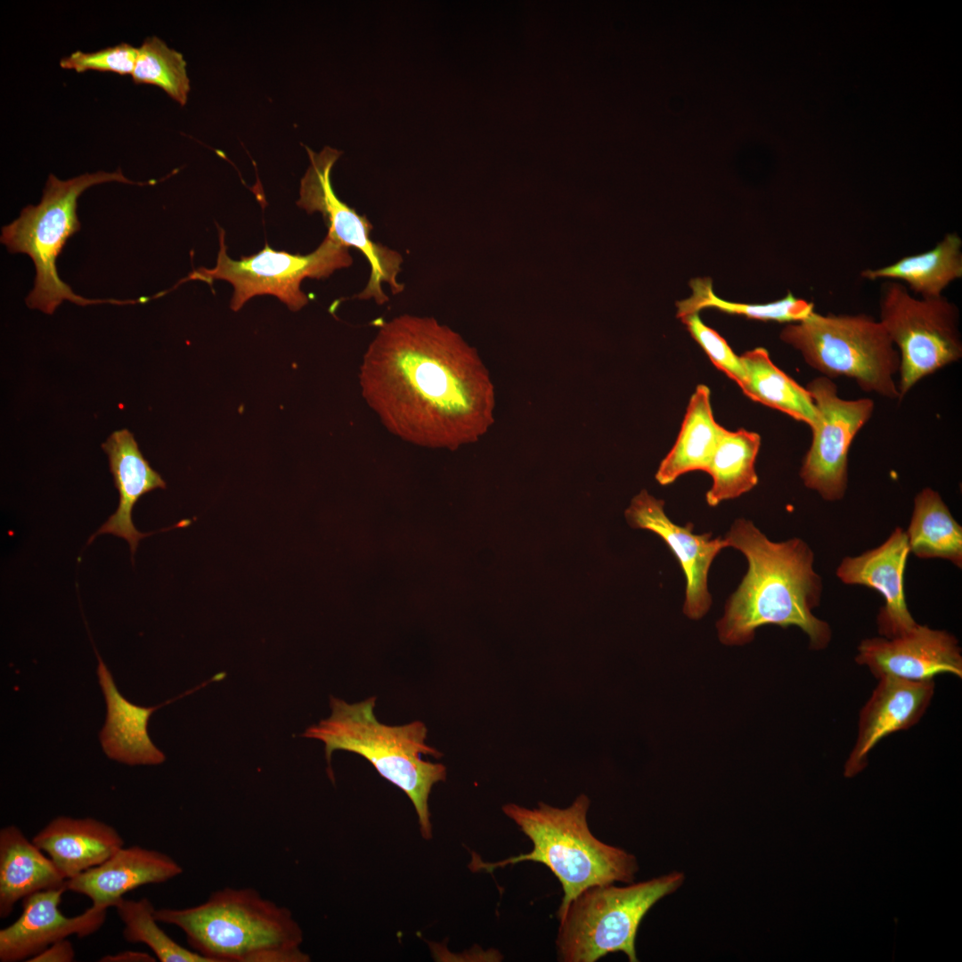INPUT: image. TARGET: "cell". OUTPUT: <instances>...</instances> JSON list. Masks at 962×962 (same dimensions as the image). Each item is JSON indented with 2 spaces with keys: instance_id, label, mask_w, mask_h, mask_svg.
<instances>
[{
  "instance_id": "cell-13",
  "label": "cell",
  "mask_w": 962,
  "mask_h": 962,
  "mask_svg": "<svg viewBox=\"0 0 962 962\" xmlns=\"http://www.w3.org/2000/svg\"><path fill=\"white\" fill-rule=\"evenodd\" d=\"M855 660L877 679L926 681L940 674L962 678L958 640L946 631L926 625L917 624L909 632L891 639H866L860 643Z\"/></svg>"
},
{
  "instance_id": "cell-15",
  "label": "cell",
  "mask_w": 962,
  "mask_h": 962,
  "mask_svg": "<svg viewBox=\"0 0 962 962\" xmlns=\"http://www.w3.org/2000/svg\"><path fill=\"white\" fill-rule=\"evenodd\" d=\"M66 886L42 890L22 900V912L0 930V961L18 962L40 953L51 944L75 934L78 938L98 931L107 908L92 905L82 914L66 917L59 909Z\"/></svg>"
},
{
  "instance_id": "cell-30",
  "label": "cell",
  "mask_w": 962,
  "mask_h": 962,
  "mask_svg": "<svg viewBox=\"0 0 962 962\" xmlns=\"http://www.w3.org/2000/svg\"><path fill=\"white\" fill-rule=\"evenodd\" d=\"M131 77L135 84L160 87L181 106L187 102L191 85L183 55L155 36L145 38L138 48Z\"/></svg>"
},
{
  "instance_id": "cell-5",
  "label": "cell",
  "mask_w": 962,
  "mask_h": 962,
  "mask_svg": "<svg viewBox=\"0 0 962 962\" xmlns=\"http://www.w3.org/2000/svg\"><path fill=\"white\" fill-rule=\"evenodd\" d=\"M376 697L355 704L330 697L331 715L307 729L305 737L325 745L329 763L336 750L355 753L369 761L381 777L403 790L414 805L420 832L429 839L428 797L433 786L446 779L442 763L422 755H442L426 743L428 729L420 721L400 726L379 722L374 714Z\"/></svg>"
},
{
  "instance_id": "cell-23",
  "label": "cell",
  "mask_w": 962,
  "mask_h": 962,
  "mask_svg": "<svg viewBox=\"0 0 962 962\" xmlns=\"http://www.w3.org/2000/svg\"><path fill=\"white\" fill-rule=\"evenodd\" d=\"M860 277L900 281L919 298L942 296L951 282L962 277V240L957 232H949L933 249L886 266L865 269Z\"/></svg>"
},
{
  "instance_id": "cell-33",
  "label": "cell",
  "mask_w": 962,
  "mask_h": 962,
  "mask_svg": "<svg viewBox=\"0 0 962 962\" xmlns=\"http://www.w3.org/2000/svg\"><path fill=\"white\" fill-rule=\"evenodd\" d=\"M75 959V950L69 941H58L40 953L30 958L29 962H71Z\"/></svg>"
},
{
  "instance_id": "cell-17",
  "label": "cell",
  "mask_w": 962,
  "mask_h": 962,
  "mask_svg": "<svg viewBox=\"0 0 962 962\" xmlns=\"http://www.w3.org/2000/svg\"><path fill=\"white\" fill-rule=\"evenodd\" d=\"M934 694V681L882 677L859 716L858 734L844 763V775L853 778L868 765L873 748L892 733L916 725Z\"/></svg>"
},
{
  "instance_id": "cell-4",
  "label": "cell",
  "mask_w": 962,
  "mask_h": 962,
  "mask_svg": "<svg viewBox=\"0 0 962 962\" xmlns=\"http://www.w3.org/2000/svg\"><path fill=\"white\" fill-rule=\"evenodd\" d=\"M590 800L579 795L564 809L539 803L528 809L509 803L502 807L533 844L527 853L489 863L473 857V871L494 869L523 861L545 865L559 881L563 897L557 912L561 919L570 903L592 886L622 882L632 883L639 870L636 857L625 850L599 840L587 822Z\"/></svg>"
},
{
  "instance_id": "cell-20",
  "label": "cell",
  "mask_w": 962,
  "mask_h": 962,
  "mask_svg": "<svg viewBox=\"0 0 962 962\" xmlns=\"http://www.w3.org/2000/svg\"><path fill=\"white\" fill-rule=\"evenodd\" d=\"M32 841L68 880L96 867L124 846L112 826L94 818L58 816L39 830Z\"/></svg>"
},
{
  "instance_id": "cell-11",
  "label": "cell",
  "mask_w": 962,
  "mask_h": 962,
  "mask_svg": "<svg viewBox=\"0 0 962 962\" xmlns=\"http://www.w3.org/2000/svg\"><path fill=\"white\" fill-rule=\"evenodd\" d=\"M310 165L301 179L299 200L297 205L307 213L319 212L328 227V234L346 248L360 250L369 262L371 272L367 285L358 295L360 299H374L379 305L388 300L382 290L387 283L394 294L404 290L397 281L403 263L395 250L374 242L371 238L372 225L365 216L341 201L330 182V172L341 151L325 146L319 153L306 146Z\"/></svg>"
},
{
  "instance_id": "cell-9",
  "label": "cell",
  "mask_w": 962,
  "mask_h": 962,
  "mask_svg": "<svg viewBox=\"0 0 962 962\" xmlns=\"http://www.w3.org/2000/svg\"><path fill=\"white\" fill-rule=\"evenodd\" d=\"M879 317L900 356V401L919 380L962 357L959 309L944 295L917 298L903 283L885 280Z\"/></svg>"
},
{
  "instance_id": "cell-6",
  "label": "cell",
  "mask_w": 962,
  "mask_h": 962,
  "mask_svg": "<svg viewBox=\"0 0 962 962\" xmlns=\"http://www.w3.org/2000/svg\"><path fill=\"white\" fill-rule=\"evenodd\" d=\"M110 182L147 184L126 178L120 168L114 172L84 174L65 181L50 175L39 204L28 205L17 219L2 228L1 242L8 251L27 254L35 264V284L26 298L29 308L52 314L63 300L79 306L135 303V300L88 299L78 296L61 280L56 270V258L67 240L80 229L77 216L78 197L93 185Z\"/></svg>"
},
{
  "instance_id": "cell-18",
  "label": "cell",
  "mask_w": 962,
  "mask_h": 962,
  "mask_svg": "<svg viewBox=\"0 0 962 962\" xmlns=\"http://www.w3.org/2000/svg\"><path fill=\"white\" fill-rule=\"evenodd\" d=\"M169 855L138 845L122 846L100 865L69 878L67 891L88 897L92 905L114 907L140 886L167 882L183 873Z\"/></svg>"
},
{
  "instance_id": "cell-14",
  "label": "cell",
  "mask_w": 962,
  "mask_h": 962,
  "mask_svg": "<svg viewBox=\"0 0 962 962\" xmlns=\"http://www.w3.org/2000/svg\"><path fill=\"white\" fill-rule=\"evenodd\" d=\"M664 502L640 491L625 510V518L633 528L649 530L660 536L679 561L686 579L683 613L698 620L712 604L707 579L716 555L728 547L724 538H712L711 534L693 533L694 526H681L665 514Z\"/></svg>"
},
{
  "instance_id": "cell-8",
  "label": "cell",
  "mask_w": 962,
  "mask_h": 962,
  "mask_svg": "<svg viewBox=\"0 0 962 962\" xmlns=\"http://www.w3.org/2000/svg\"><path fill=\"white\" fill-rule=\"evenodd\" d=\"M685 875L673 871L627 886L597 885L580 893L559 919L556 938L558 958L563 962H594L609 953L623 952L637 962L639 926L649 909L676 892Z\"/></svg>"
},
{
  "instance_id": "cell-29",
  "label": "cell",
  "mask_w": 962,
  "mask_h": 962,
  "mask_svg": "<svg viewBox=\"0 0 962 962\" xmlns=\"http://www.w3.org/2000/svg\"><path fill=\"white\" fill-rule=\"evenodd\" d=\"M124 925L123 937L132 943L147 945L161 962H209L167 934L159 925L155 908L148 898H121L114 906Z\"/></svg>"
},
{
  "instance_id": "cell-16",
  "label": "cell",
  "mask_w": 962,
  "mask_h": 962,
  "mask_svg": "<svg viewBox=\"0 0 962 962\" xmlns=\"http://www.w3.org/2000/svg\"><path fill=\"white\" fill-rule=\"evenodd\" d=\"M906 532L897 527L880 546L860 556L845 557L836 569L845 584L864 585L885 599L877 615L878 632L885 638L903 635L918 624L905 599L904 571L909 554Z\"/></svg>"
},
{
  "instance_id": "cell-21",
  "label": "cell",
  "mask_w": 962,
  "mask_h": 962,
  "mask_svg": "<svg viewBox=\"0 0 962 962\" xmlns=\"http://www.w3.org/2000/svg\"><path fill=\"white\" fill-rule=\"evenodd\" d=\"M97 676L105 697L107 717L100 732L106 755L127 765H157L165 761L164 754L148 734V722L159 706L134 705L118 690L108 667L96 652Z\"/></svg>"
},
{
  "instance_id": "cell-22",
  "label": "cell",
  "mask_w": 962,
  "mask_h": 962,
  "mask_svg": "<svg viewBox=\"0 0 962 962\" xmlns=\"http://www.w3.org/2000/svg\"><path fill=\"white\" fill-rule=\"evenodd\" d=\"M53 860L14 825L0 830V917L34 893L66 886Z\"/></svg>"
},
{
  "instance_id": "cell-31",
  "label": "cell",
  "mask_w": 962,
  "mask_h": 962,
  "mask_svg": "<svg viewBox=\"0 0 962 962\" xmlns=\"http://www.w3.org/2000/svg\"><path fill=\"white\" fill-rule=\"evenodd\" d=\"M138 55V48L126 44L107 47L96 52L76 51L60 61L62 69L78 73L87 70L131 75Z\"/></svg>"
},
{
  "instance_id": "cell-1",
  "label": "cell",
  "mask_w": 962,
  "mask_h": 962,
  "mask_svg": "<svg viewBox=\"0 0 962 962\" xmlns=\"http://www.w3.org/2000/svg\"><path fill=\"white\" fill-rule=\"evenodd\" d=\"M360 385L386 428L416 445L455 450L494 420L493 386L476 349L433 317L384 322L363 355Z\"/></svg>"
},
{
  "instance_id": "cell-19",
  "label": "cell",
  "mask_w": 962,
  "mask_h": 962,
  "mask_svg": "<svg viewBox=\"0 0 962 962\" xmlns=\"http://www.w3.org/2000/svg\"><path fill=\"white\" fill-rule=\"evenodd\" d=\"M102 447L109 458L119 502L117 510L88 542L99 534H110L121 537L129 543L133 558L140 540L148 535L138 531L133 523L134 506L143 494L156 488H165L166 484L145 460L128 429L114 431Z\"/></svg>"
},
{
  "instance_id": "cell-2",
  "label": "cell",
  "mask_w": 962,
  "mask_h": 962,
  "mask_svg": "<svg viewBox=\"0 0 962 962\" xmlns=\"http://www.w3.org/2000/svg\"><path fill=\"white\" fill-rule=\"evenodd\" d=\"M723 538L728 547L745 555L748 569L716 624L721 642L743 645L753 640L757 628L775 624L796 626L808 636L811 648H826L832 632L812 614L823 585L809 545L799 538L772 542L746 519L735 520Z\"/></svg>"
},
{
  "instance_id": "cell-26",
  "label": "cell",
  "mask_w": 962,
  "mask_h": 962,
  "mask_svg": "<svg viewBox=\"0 0 962 962\" xmlns=\"http://www.w3.org/2000/svg\"><path fill=\"white\" fill-rule=\"evenodd\" d=\"M910 552L920 558H943L962 566V527L938 492L926 487L914 499L906 532Z\"/></svg>"
},
{
  "instance_id": "cell-25",
  "label": "cell",
  "mask_w": 962,
  "mask_h": 962,
  "mask_svg": "<svg viewBox=\"0 0 962 962\" xmlns=\"http://www.w3.org/2000/svg\"><path fill=\"white\" fill-rule=\"evenodd\" d=\"M745 379L739 386L750 399L778 410L811 429L817 423V410L806 387L777 367L763 347L740 356Z\"/></svg>"
},
{
  "instance_id": "cell-3",
  "label": "cell",
  "mask_w": 962,
  "mask_h": 962,
  "mask_svg": "<svg viewBox=\"0 0 962 962\" xmlns=\"http://www.w3.org/2000/svg\"><path fill=\"white\" fill-rule=\"evenodd\" d=\"M159 923L181 929L209 962H306L291 911L252 888L225 887L189 908L155 909Z\"/></svg>"
},
{
  "instance_id": "cell-32",
  "label": "cell",
  "mask_w": 962,
  "mask_h": 962,
  "mask_svg": "<svg viewBox=\"0 0 962 962\" xmlns=\"http://www.w3.org/2000/svg\"><path fill=\"white\" fill-rule=\"evenodd\" d=\"M681 321L712 363L740 386L745 379V370L740 356L732 351L726 340L706 326L698 314L686 315Z\"/></svg>"
},
{
  "instance_id": "cell-27",
  "label": "cell",
  "mask_w": 962,
  "mask_h": 962,
  "mask_svg": "<svg viewBox=\"0 0 962 962\" xmlns=\"http://www.w3.org/2000/svg\"><path fill=\"white\" fill-rule=\"evenodd\" d=\"M760 445L761 437L755 432L724 428L705 471L713 479L705 494L709 506L737 498L757 485L754 464Z\"/></svg>"
},
{
  "instance_id": "cell-10",
  "label": "cell",
  "mask_w": 962,
  "mask_h": 962,
  "mask_svg": "<svg viewBox=\"0 0 962 962\" xmlns=\"http://www.w3.org/2000/svg\"><path fill=\"white\" fill-rule=\"evenodd\" d=\"M218 230L220 249L216 266L193 270L175 287L193 280L209 284L215 280L228 281L234 289L231 301L233 311L249 298L265 294L277 297L291 311H298L308 303V297L300 289L305 278H326L353 263L349 249L328 233L314 251L305 256L276 251L266 244L257 254L233 260L226 252L225 232L221 227Z\"/></svg>"
},
{
  "instance_id": "cell-28",
  "label": "cell",
  "mask_w": 962,
  "mask_h": 962,
  "mask_svg": "<svg viewBox=\"0 0 962 962\" xmlns=\"http://www.w3.org/2000/svg\"><path fill=\"white\" fill-rule=\"evenodd\" d=\"M692 295L677 303V316L697 314L704 308H715L722 312L745 315L747 318L778 322H798L808 318L814 311V304L795 297L791 292L781 299L765 304H741L726 301L717 297L709 278H696L690 281Z\"/></svg>"
},
{
  "instance_id": "cell-34",
  "label": "cell",
  "mask_w": 962,
  "mask_h": 962,
  "mask_svg": "<svg viewBox=\"0 0 962 962\" xmlns=\"http://www.w3.org/2000/svg\"><path fill=\"white\" fill-rule=\"evenodd\" d=\"M101 962H154L155 958L148 952L136 950H124L112 955L102 957Z\"/></svg>"
},
{
  "instance_id": "cell-12",
  "label": "cell",
  "mask_w": 962,
  "mask_h": 962,
  "mask_svg": "<svg viewBox=\"0 0 962 962\" xmlns=\"http://www.w3.org/2000/svg\"><path fill=\"white\" fill-rule=\"evenodd\" d=\"M806 388L817 410V423L800 477L823 500L839 501L847 489L849 450L871 418L875 404L869 398L843 399L835 382L824 376L812 379Z\"/></svg>"
},
{
  "instance_id": "cell-24",
  "label": "cell",
  "mask_w": 962,
  "mask_h": 962,
  "mask_svg": "<svg viewBox=\"0 0 962 962\" xmlns=\"http://www.w3.org/2000/svg\"><path fill=\"white\" fill-rule=\"evenodd\" d=\"M723 430L713 418L709 388L698 385L689 400L678 438L658 467L656 481L667 485L689 471H706Z\"/></svg>"
},
{
  "instance_id": "cell-7",
  "label": "cell",
  "mask_w": 962,
  "mask_h": 962,
  "mask_svg": "<svg viewBox=\"0 0 962 962\" xmlns=\"http://www.w3.org/2000/svg\"><path fill=\"white\" fill-rule=\"evenodd\" d=\"M822 376L853 379L864 391L900 400L894 376L899 353L879 322L865 314H820L788 323L780 332Z\"/></svg>"
}]
</instances>
